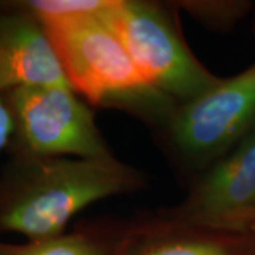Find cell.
Wrapping results in <instances>:
<instances>
[{"mask_svg": "<svg viewBox=\"0 0 255 255\" xmlns=\"http://www.w3.org/2000/svg\"><path fill=\"white\" fill-rule=\"evenodd\" d=\"M142 184L143 176L115 156L11 157L0 172V233L58 237L85 207Z\"/></svg>", "mask_w": 255, "mask_h": 255, "instance_id": "1", "label": "cell"}, {"mask_svg": "<svg viewBox=\"0 0 255 255\" xmlns=\"http://www.w3.org/2000/svg\"><path fill=\"white\" fill-rule=\"evenodd\" d=\"M27 4L44 24L70 87L84 100L153 111L170 102L149 84L102 18L114 0H37Z\"/></svg>", "mask_w": 255, "mask_h": 255, "instance_id": "2", "label": "cell"}, {"mask_svg": "<svg viewBox=\"0 0 255 255\" xmlns=\"http://www.w3.org/2000/svg\"><path fill=\"white\" fill-rule=\"evenodd\" d=\"M1 95L14 124L11 157H114L91 108L71 87H17Z\"/></svg>", "mask_w": 255, "mask_h": 255, "instance_id": "3", "label": "cell"}, {"mask_svg": "<svg viewBox=\"0 0 255 255\" xmlns=\"http://www.w3.org/2000/svg\"><path fill=\"white\" fill-rule=\"evenodd\" d=\"M102 18L149 84L167 100L183 104L220 80L194 57L163 7L147 1L114 0Z\"/></svg>", "mask_w": 255, "mask_h": 255, "instance_id": "4", "label": "cell"}, {"mask_svg": "<svg viewBox=\"0 0 255 255\" xmlns=\"http://www.w3.org/2000/svg\"><path fill=\"white\" fill-rule=\"evenodd\" d=\"M176 147L196 163L217 162L255 133V63L172 110Z\"/></svg>", "mask_w": 255, "mask_h": 255, "instance_id": "5", "label": "cell"}, {"mask_svg": "<svg viewBox=\"0 0 255 255\" xmlns=\"http://www.w3.org/2000/svg\"><path fill=\"white\" fill-rule=\"evenodd\" d=\"M176 214L183 224L246 233L255 214V133L210 167Z\"/></svg>", "mask_w": 255, "mask_h": 255, "instance_id": "6", "label": "cell"}, {"mask_svg": "<svg viewBox=\"0 0 255 255\" xmlns=\"http://www.w3.org/2000/svg\"><path fill=\"white\" fill-rule=\"evenodd\" d=\"M68 85L44 24L27 1H0V92Z\"/></svg>", "mask_w": 255, "mask_h": 255, "instance_id": "7", "label": "cell"}, {"mask_svg": "<svg viewBox=\"0 0 255 255\" xmlns=\"http://www.w3.org/2000/svg\"><path fill=\"white\" fill-rule=\"evenodd\" d=\"M0 255H105V253L90 237L73 233L28 241L27 244H7L0 241Z\"/></svg>", "mask_w": 255, "mask_h": 255, "instance_id": "8", "label": "cell"}, {"mask_svg": "<svg viewBox=\"0 0 255 255\" xmlns=\"http://www.w3.org/2000/svg\"><path fill=\"white\" fill-rule=\"evenodd\" d=\"M140 255H231L228 248L213 240H177L159 243Z\"/></svg>", "mask_w": 255, "mask_h": 255, "instance_id": "9", "label": "cell"}, {"mask_svg": "<svg viewBox=\"0 0 255 255\" xmlns=\"http://www.w3.org/2000/svg\"><path fill=\"white\" fill-rule=\"evenodd\" d=\"M13 132H14L13 118L0 92V152L9 147Z\"/></svg>", "mask_w": 255, "mask_h": 255, "instance_id": "10", "label": "cell"}, {"mask_svg": "<svg viewBox=\"0 0 255 255\" xmlns=\"http://www.w3.org/2000/svg\"><path fill=\"white\" fill-rule=\"evenodd\" d=\"M246 233H254L255 234V214H253L250 220L247 221Z\"/></svg>", "mask_w": 255, "mask_h": 255, "instance_id": "11", "label": "cell"}]
</instances>
